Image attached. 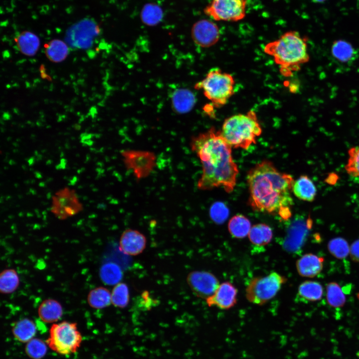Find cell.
<instances>
[{
  "instance_id": "cell-44",
  "label": "cell",
  "mask_w": 359,
  "mask_h": 359,
  "mask_svg": "<svg viewBox=\"0 0 359 359\" xmlns=\"http://www.w3.org/2000/svg\"><path fill=\"white\" fill-rule=\"evenodd\" d=\"M52 160H48L46 161V165H51V164H52Z\"/></svg>"
},
{
  "instance_id": "cell-29",
  "label": "cell",
  "mask_w": 359,
  "mask_h": 359,
  "mask_svg": "<svg viewBox=\"0 0 359 359\" xmlns=\"http://www.w3.org/2000/svg\"><path fill=\"white\" fill-rule=\"evenodd\" d=\"M326 298L328 304L332 307H343L346 301L345 295L336 282H330L326 286Z\"/></svg>"
},
{
  "instance_id": "cell-11",
  "label": "cell",
  "mask_w": 359,
  "mask_h": 359,
  "mask_svg": "<svg viewBox=\"0 0 359 359\" xmlns=\"http://www.w3.org/2000/svg\"><path fill=\"white\" fill-rule=\"evenodd\" d=\"M191 33L194 43L201 47H209L214 45L220 36L218 26L207 19L195 22L192 26Z\"/></svg>"
},
{
  "instance_id": "cell-35",
  "label": "cell",
  "mask_w": 359,
  "mask_h": 359,
  "mask_svg": "<svg viewBox=\"0 0 359 359\" xmlns=\"http://www.w3.org/2000/svg\"><path fill=\"white\" fill-rule=\"evenodd\" d=\"M349 159L345 166L347 173L354 177H359V146L350 148Z\"/></svg>"
},
{
  "instance_id": "cell-23",
  "label": "cell",
  "mask_w": 359,
  "mask_h": 359,
  "mask_svg": "<svg viewBox=\"0 0 359 359\" xmlns=\"http://www.w3.org/2000/svg\"><path fill=\"white\" fill-rule=\"evenodd\" d=\"M248 236L252 244L257 246H264L271 242L273 238V231L267 224L258 223L251 226Z\"/></svg>"
},
{
  "instance_id": "cell-2",
  "label": "cell",
  "mask_w": 359,
  "mask_h": 359,
  "mask_svg": "<svg viewBox=\"0 0 359 359\" xmlns=\"http://www.w3.org/2000/svg\"><path fill=\"white\" fill-rule=\"evenodd\" d=\"M248 204L254 211L278 214L284 220L291 216V195L294 180L278 171L269 160L257 163L248 172Z\"/></svg>"
},
{
  "instance_id": "cell-49",
  "label": "cell",
  "mask_w": 359,
  "mask_h": 359,
  "mask_svg": "<svg viewBox=\"0 0 359 359\" xmlns=\"http://www.w3.org/2000/svg\"><path fill=\"white\" fill-rule=\"evenodd\" d=\"M34 155H35V156H37L39 155V154L37 151H35Z\"/></svg>"
},
{
  "instance_id": "cell-40",
  "label": "cell",
  "mask_w": 359,
  "mask_h": 359,
  "mask_svg": "<svg viewBox=\"0 0 359 359\" xmlns=\"http://www.w3.org/2000/svg\"><path fill=\"white\" fill-rule=\"evenodd\" d=\"M29 191L30 192H31L32 194H33V195H34V194H35L36 193V191H35L34 189H32V188H30V189H29Z\"/></svg>"
},
{
  "instance_id": "cell-26",
  "label": "cell",
  "mask_w": 359,
  "mask_h": 359,
  "mask_svg": "<svg viewBox=\"0 0 359 359\" xmlns=\"http://www.w3.org/2000/svg\"><path fill=\"white\" fill-rule=\"evenodd\" d=\"M101 280L108 285H115L121 282L123 273L121 267L116 263L107 262L103 264L100 269Z\"/></svg>"
},
{
  "instance_id": "cell-34",
  "label": "cell",
  "mask_w": 359,
  "mask_h": 359,
  "mask_svg": "<svg viewBox=\"0 0 359 359\" xmlns=\"http://www.w3.org/2000/svg\"><path fill=\"white\" fill-rule=\"evenodd\" d=\"M229 212V209L226 205L219 201L213 203L209 209V215L211 220L219 224L226 220Z\"/></svg>"
},
{
  "instance_id": "cell-52",
  "label": "cell",
  "mask_w": 359,
  "mask_h": 359,
  "mask_svg": "<svg viewBox=\"0 0 359 359\" xmlns=\"http://www.w3.org/2000/svg\"><path fill=\"white\" fill-rule=\"evenodd\" d=\"M22 169H24V170L26 169V166H25V165H24V166L22 165Z\"/></svg>"
},
{
  "instance_id": "cell-54",
  "label": "cell",
  "mask_w": 359,
  "mask_h": 359,
  "mask_svg": "<svg viewBox=\"0 0 359 359\" xmlns=\"http://www.w3.org/2000/svg\"><path fill=\"white\" fill-rule=\"evenodd\" d=\"M31 182L32 183H34L35 182V180H31Z\"/></svg>"
},
{
  "instance_id": "cell-57",
  "label": "cell",
  "mask_w": 359,
  "mask_h": 359,
  "mask_svg": "<svg viewBox=\"0 0 359 359\" xmlns=\"http://www.w3.org/2000/svg\"><path fill=\"white\" fill-rule=\"evenodd\" d=\"M79 154H76V157H79Z\"/></svg>"
},
{
  "instance_id": "cell-41",
  "label": "cell",
  "mask_w": 359,
  "mask_h": 359,
  "mask_svg": "<svg viewBox=\"0 0 359 359\" xmlns=\"http://www.w3.org/2000/svg\"><path fill=\"white\" fill-rule=\"evenodd\" d=\"M8 163L10 165H13L15 164V162L13 160H9Z\"/></svg>"
},
{
  "instance_id": "cell-5",
  "label": "cell",
  "mask_w": 359,
  "mask_h": 359,
  "mask_svg": "<svg viewBox=\"0 0 359 359\" xmlns=\"http://www.w3.org/2000/svg\"><path fill=\"white\" fill-rule=\"evenodd\" d=\"M235 82L231 75L218 68L210 70L195 88L202 90L204 96L216 107L225 105L234 93Z\"/></svg>"
},
{
  "instance_id": "cell-25",
  "label": "cell",
  "mask_w": 359,
  "mask_h": 359,
  "mask_svg": "<svg viewBox=\"0 0 359 359\" xmlns=\"http://www.w3.org/2000/svg\"><path fill=\"white\" fill-rule=\"evenodd\" d=\"M89 305L93 308L101 309L111 303V293L106 288L98 287L91 290L87 296Z\"/></svg>"
},
{
  "instance_id": "cell-15",
  "label": "cell",
  "mask_w": 359,
  "mask_h": 359,
  "mask_svg": "<svg viewBox=\"0 0 359 359\" xmlns=\"http://www.w3.org/2000/svg\"><path fill=\"white\" fill-rule=\"evenodd\" d=\"M97 33L94 28H77L71 30L67 35V42L74 48L87 49L91 46Z\"/></svg>"
},
{
  "instance_id": "cell-7",
  "label": "cell",
  "mask_w": 359,
  "mask_h": 359,
  "mask_svg": "<svg viewBox=\"0 0 359 359\" xmlns=\"http://www.w3.org/2000/svg\"><path fill=\"white\" fill-rule=\"evenodd\" d=\"M287 279L276 272H271L266 276L254 277L246 287V299L252 304L264 305L277 295Z\"/></svg>"
},
{
  "instance_id": "cell-53",
  "label": "cell",
  "mask_w": 359,
  "mask_h": 359,
  "mask_svg": "<svg viewBox=\"0 0 359 359\" xmlns=\"http://www.w3.org/2000/svg\"><path fill=\"white\" fill-rule=\"evenodd\" d=\"M24 182H25L26 184H27V183H29V181L28 180H25V181H24Z\"/></svg>"
},
{
  "instance_id": "cell-13",
  "label": "cell",
  "mask_w": 359,
  "mask_h": 359,
  "mask_svg": "<svg viewBox=\"0 0 359 359\" xmlns=\"http://www.w3.org/2000/svg\"><path fill=\"white\" fill-rule=\"evenodd\" d=\"M145 236L137 230L128 228L122 233L119 249L125 254L136 256L141 254L146 247Z\"/></svg>"
},
{
  "instance_id": "cell-47",
  "label": "cell",
  "mask_w": 359,
  "mask_h": 359,
  "mask_svg": "<svg viewBox=\"0 0 359 359\" xmlns=\"http://www.w3.org/2000/svg\"><path fill=\"white\" fill-rule=\"evenodd\" d=\"M56 169L58 170V169H62V166H61V165L59 164L56 166Z\"/></svg>"
},
{
  "instance_id": "cell-50",
  "label": "cell",
  "mask_w": 359,
  "mask_h": 359,
  "mask_svg": "<svg viewBox=\"0 0 359 359\" xmlns=\"http://www.w3.org/2000/svg\"><path fill=\"white\" fill-rule=\"evenodd\" d=\"M64 153L63 152H61L60 154V156L61 157H62L64 156Z\"/></svg>"
},
{
  "instance_id": "cell-6",
  "label": "cell",
  "mask_w": 359,
  "mask_h": 359,
  "mask_svg": "<svg viewBox=\"0 0 359 359\" xmlns=\"http://www.w3.org/2000/svg\"><path fill=\"white\" fill-rule=\"evenodd\" d=\"M82 342V336L76 323L62 321L53 324L46 343L55 353L62 356L75 353Z\"/></svg>"
},
{
  "instance_id": "cell-30",
  "label": "cell",
  "mask_w": 359,
  "mask_h": 359,
  "mask_svg": "<svg viewBox=\"0 0 359 359\" xmlns=\"http://www.w3.org/2000/svg\"><path fill=\"white\" fill-rule=\"evenodd\" d=\"M163 12L162 8L155 3H148L144 5L141 18L144 23L153 26L158 24L162 19Z\"/></svg>"
},
{
  "instance_id": "cell-9",
  "label": "cell",
  "mask_w": 359,
  "mask_h": 359,
  "mask_svg": "<svg viewBox=\"0 0 359 359\" xmlns=\"http://www.w3.org/2000/svg\"><path fill=\"white\" fill-rule=\"evenodd\" d=\"M121 154L125 167L132 171L137 180L148 177L157 165L156 156L151 151L124 150Z\"/></svg>"
},
{
  "instance_id": "cell-48",
  "label": "cell",
  "mask_w": 359,
  "mask_h": 359,
  "mask_svg": "<svg viewBox=\"0 0 359 359\" xmlns=\"http://www.w3.org/2000/svg\"><path fill=\"white\" fill-rule=\"evenodd\" d=\"M52 180V178H48V179H47L46 181H47V182H50V181H51Z\"/></svg>"
},
{
  "instance_id": "cell-38",
  "label": "cell",
  "mask_w": 359,
  "mask_h": 359,
  "mask_svg": "<svg viewBox=\"0 0 359 359\" xmlns=\"http://www.w3.org/2000/svg\"><path fill=\"white\" fill-rule=\"evenodd\" d=\"M34 175L35 176V177L37 179H40L42 178V176H41L40 173H39L38 172H35Z\"/></svg>"
},
{
  "instance_id": "cell-45",
  "label": "cell",
  "mask_w": 359,
  "mask_h": 359,
  "mask_svg": "<svg viewBox=\"0 0 359 359\" xmlns=\"http://www.w3.org/2000/svg\"><path fill=\"white\" fill-rule=\"evenodd\" d=\"M46 196H47V198L48 199H50V198L51 197V193H50V192H48V193H47Z\"/></svg>"
},
{
  "instance_id": "cell-12",
  "label": "cell",
  "mask_w": 359,
  "mask_h": 359,
  "mask_svg": "<svg viewBox=\"0 0 359 359\" xmlns=\"http://www.w3.org/2000/svg\"><path fill=\"white\" fill-rule=\"evenodd\" d=\"M237 289L230 282L220 284L215 293L206 299L207 305L216 306L221 309H229L237 303Z\"/></svg>"
},
{
  "instance_id": "cell-46",
  "label": "cell",
  "mask_w": 359,
  "mask_h": 359,
  "mask_svg": "<svg viewBox=\"0 0 359 359\" xmlns=\"http://www.w3.org/2000/svg\"><path fill=\"white\" fill-rule=\"evenodd\" d=\"M84 169H85L84 168H82L78 170L77 171V173H78V174H80V173H81V172H83V171L84 170Z\"/></svg>"
},
{
  "instance_id": "cell-43",
  "label": "cell",
  "mask_w": 359,
  "mask_h": 359,
  "mask_svg": "<svg viewBox=\"0 0 359 359\" xmlns=\"http://www.w3.org/2000/svg\"><path fill=\"white\" fill-rule=\"evenodd\" d=\"M42 157V155H38L36 158L37 161H39V160H41Z\"/></svg>"
},
{
  "instance_id": "cell-36",
  "label": "cell",
  "mask_w": 359,
  "mask_h": 359,
  "mask_svg": "<svg viewBox=\"0 0 359 359\" xmlns=\"http://www.w3.org/2000/svg\"><path fill=\"white\" fill-rule=\"evenodd\" d=\"M349 254L352 260L359 262V239L352 244L350 246Z\"/></svg>"
},
{
  "instance_id": "cell-31",
  "label": "cell",
  "mask_w": 359,
  "mask_h": 359,
  "mask_svg": "<svg viewBox=\"0 0 359 359\" xmlns=\"http://www.w3.org/2000/svg\"><path fill=\"white\" fill-rule=\"evenodd\" d=\"M130 300V292L128 285L123 282L115 285L111 292V303L116 307H126Z\"/></svg>"
},
{
  "instance_id": "cell-18",
  "label": "cell",
  "mask_w": 359,
  "mask_h": 359,
  "mask_svg": "<svg viewBox=\"0 0 359 359\" xmlns=\"http://www.w3.org/2000/svg\"><path fill=\"white\" fill-rule=\"evenodd\" d=\"M38 314L44 322L52 323L58 321L63 315L61 304L56 300L48 299L44 300L39 305Z\"/></svg>"
},
{
  "instance_id": "cell-22",
  "label": "cell",
  "mask_w": 359,
  "mask_h": 359,
  "mask_svg": "<svg viewBox=\"0 0 359 359\" xmlns=\"http://www.w3.org/2000/svg\"><path fill=\"white\" fill-rule=\"evenodd\" d=\"M174 108L177 112L183 113L189 111L195 103L194 95L187 89H178L174 93L172 98Z\"/></svg>"
},
{
  "instance_id": "cell-19",
  "label": "cell",
  "mask_w": 359,
  "mask_h": 359,
  "mask_svg": "<svg viewBox=\"0 0 359 359\" xmlns=\"http://www.w3.org/2000/svg\"><path fill=\"white\" fill-rule=\"evenodd\" d=\"M292 191L299 199L311 202L315 199L317 189L310 178L302 175L294 181Z\"/></svg>"
},
{
  "instance_id": "cell-33",
  "label": "cell",
  "mask_w": 359,
  "mask_h": 359,
  "mask_svg": "<svg viewBox=\"0 0 359 359\" xmlns=\"http://www.w3.org/2000/svg\"><path fill=\"white\" fill-rule=\"evenodd\" d=\"M47 346L40 339L34 338L26 343L25 353L32 359H41L46 354Z\"/></svg>"
},
{
  "instance_id": "cell-42",
  "label": "cell",
  "mask_w": 359,
  "mask_h": 359,
  "mask_svg": "<svg viewBox=\"0 0 359 359\" xmlns=\"http://www.w3.org/2000/svg\"><path fill=\"white\" fill-rule=\"evenodd\" d=\"M39 185L40 187H44V186H45V183L44 182H41L39 183Z\"/></svg>"
},
{
  "instance_id": "cell-16",
  "label": "cell",
  "mask_w": 359,
  "mask_h": 359,
  "mask_svg": "<svg viewBox=\"0 0 359 359\" xmlns=\"http://www.w3.org/2000/svg\"><path fill=\"white\" fill-rule=\"evenodd\" d=\"M331 54L336 60L343 63H351L358 56V52L352 44L343 39L334 41L331 46Z\"/></svg>"
},
{
  "instance_id": "cell-10",
  "label": "cell",
  "mask_w": 359,
  "mask_h": 359,
  "mask_svg": "<svg viewBox=\"0 0 359 359\" xmlns=\"http://www.w3.org/2000/svg\"><path fill=\"white\" fill-rule=\"evenodd\" d=\"M186 281L197 297L205 300L213 295L220 284L214 274L206 271L190 272L187 276Z\"/></svg>"
},
{
  "instance_id": "cell-39",
  "label": "cell",
  "mask_w": 359,
  "mask_h": 359,
  "mask_svg": "<svg viewBox=\"0 0 359 359\" xmlns=\"http://www.w3.org/2000/svg\"><path fill=\"white\" fill-rule=\"evenodd\" d=\"M313 2H316V3H321L324 2L326 0H312Z\"/></svg>"
},
{
  "instance_id": "cell-17",
  "label": "cell",
  "mask_w": 359,
  "mask_h": 359,
  "mask_svg": "<svg viewBox=\"0 0 359 359\" xmlns=\"http://www.w3.org/2000/svg\"><path fill=\"white\" fill-rule=\"evenodd\" d=\"M14 41L19 51L26 56H34L39 48V37L29 31L21 32L15 37Z\"/></svg>"
},
{
  "instance_id": "cell-24",
  "label": "cell",
  "mask_w": 359,
  "mask_h": 359,
  "mask_svg": "<svg viewBox=\"0 0 359 359\" xmlns=\"http://www.w3.org/2000/svg\"><path fill=\"white\" fill-rule=\"evenodd\" d=\"M251 228L250 220L241 214L233 216L228 223V229L230 235L237 239L243 238L248 235Z\"/></svg>"
},
{
  "instance_id": "cell-4",
  "label": "cell",
  "mask_w": 359,
  "mask_h": 359,
  "mask_svg": "<svg viewBox=\"0 0 359 359\" xmlns=\"http://www.w3.org/2000/svg\"><path fill=\"white\" fill-rule=\"evenodd\" d=\"M221 132L232 148L246 150L252 144H256V138L262 133V128L255 113L250 111L227 118Z\"/></svg>"
},
{
  "instance_id": "cell-21",
  "label": "cell",
  "mask_w": 359,
  "mask_h": 359,
  "mask_svg": "<svg viewBox=\"0 0 359 359\" xmlns=\"http://www.w3.org/2000/svg\"><path fill=\"white\" fill-rule=\"evenodd\" d=\"M45 54L51 61L58 63L64 60L69 54L66 43L60 39H53L44 45Z\"/></svg>"
},
{
  "instance_id": "cell-3",
  "label": "cell",
  "mask_w": 359,
  "mask_h": 359,
  "mask_svg": "<svg viewBox=\"0 0 359 359\" xmlns=\"http://www.w3.org/2000/svg\"><path fill=\"white\" fill-rule=\"evenodd\" d=\"M264 52L272 56L284 75L298 71L309 60L307 40L296 31L284 33L278 39L267 43Z\"/></svg>"
},
{
  "instance_id": "cell-8",
  "label": "cell",
  "mask_w": 359,
  "mask_h": 359,
  "mask_svg": "<svg viewBox=\"0 0 359 359\" xmlns=\"http://www.w3.org/2000/svg\"><path fill=\"white\" fill-rule=\"evenodd\" d=\"M247 0H211L204 13L215 21L235 22L246 16Z\"/></svg>"
},
{
  "instance_id": "cell-1",
  "label": "cell",
  "mask_w": 359,
  "mask_h": 359,
  "mask_svg": "<svg viewBox=\"0 0 359 359\" xmlns=\"http://www.w3.org/2000/svg\"><path fill=\"white\" fill-rule=\"evenodd\" d=\"M190 148L202 165V174L197 183L198 189L207 190L221 187L226 192H231L239 170L233 159L232 147L221 131L211 128L193 137Z\"/></svg>"
},
{
  "instance_id": "cell-27",
  "label": "cell",
  "mask_w": 359,
  "mask_h": 359,
  "mask_svg": "<svg viewBox=\"0 0 359 359\" xmlns=\"http://www.w3.org/2000/svg\"><path fill=\"white\" fill-rule=\"evenodd\" d=\"M298 293L300 297L305 300L316 301L322 298L323 289L322 285L318 282L305 281L299 286Z\"/></svg>"
},
{
  "instance_id": "cell-51",
  "label": "cell",
  "mask_w": 359,
  "mask_h": 359,
  "mask_svg": "<svg viewBox=\"0 0 359 359\" xmlns=\"http://www.w3.org/2000/svg\"><path fill=\"white\" fill-rule=\"evenodd\" d=\"M83 200H87V199H88V197L86 196H84L83 197Z\"/></svg>"
},
{
  "instance_id": "cell-56",
  "label": "cell",
  "mask_w": 359,
  "mask_h": 359,
  "mask_svg": "<svg viewBox=\"0 0 359 359\" xmlns=\"http://www.w3.org/2000/svg\"><path fill=\"white\" fill-rule=\"evenodd\" d=\"M15 186H16V187H17L18 186V184L17 183H16V184H15Z\"/></svg>"
},
{
  "instance_id": "cell-37",
  "label": "cell",
  "mask_w": 359,
  "mask_h": 359,
  "mask_svg": "<svg viewBox=\"0 0 359 359\" xmlns=\"http://www.w3.org/2000/svg\"><path fill=\"white\" fill-rule=\"evenodd\" d=\"M35 160L33 157H31L30 159H29V160H28L29 165H32L34 163Z\"/></svg>"
},
{
  "instance_id": "cell-55",
  "label": "cell",
  "mask_w": 359,
  "mask_h": 359,
  "mask_svg": "<svg viewBox=\"0 0 359 359\" xmlns=\"http://www.w3.org/2000/svg\"><path fill=\"white\" fill-rule=\"evenodd\" d=\"M82 187H83V186H82L81 185H79V186H78V188H82Z\"/></svg>"
},
{
  "instance_id": "cell-28",
  "label": "cell",
  "mask_w": 359,
  "mask_h": 359,
  "mask_svg": "<svg viewBox=\"0 0 359 359\" xmlns=\"http://www.w3.org/2000/svg\"><path fill=\"white\" fill-rule=\"evenodd\" d=\"M18 275L13 269H6L0 274V291L3 294L14 292L19 285Z\"/></svg>"
},
{
  "instance_id": "cell-14",
  "label": "cell",
  "mask_w": 359,
  "mask_h": 359,
  "mask_svg": "<svg viewBox=\"0 0 359 359\" xmlns=\"http://www.w3.org/2000/svg\"><path fill=\"white\" fill-rule=\"evenodd\" d=\"M323 258L307 253L299 258L296 263L298 274L302 277L313 278L318 275L323 268Z\"/></svg>"
},
{
  "instance_id": "cell-32",
  "label": "cell",
  "mask_w": 359,
  "mask_h": 359,
  "mask_svg": "<svg viewBox=\"0 0 359 359\" xmlns=\"http://www.w3.org/2000/svg\"><path fill=\"white\" fill-rule=\"evenodd\" d=\"M328 249L333 256L339 259H343L350 254V247L346 239L338 237L329 241Z\"/></svg>"
},
{
  "instance_id": "cell-20",
  "label": "cell",
  "mask_w": 359,
  "mask_h": 359,
  "mask_svg": "<svg viewBox=\"0 0 359 359\" xmlns=\"http://www.w3.org/2000/svg\"><path fill=\"white\" fill-rule=\"evenodd\" d=\"M36 333L35 323L28 318H23L16 321L12 327V333L18 341L27 343L34 338Z\"/></svg>"
}]
</instances>
